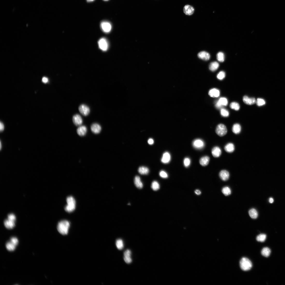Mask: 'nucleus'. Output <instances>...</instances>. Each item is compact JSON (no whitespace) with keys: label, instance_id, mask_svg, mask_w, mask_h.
Masks as SVG:
<instances>
[{"label":"nucleus","instance_id":"obj_1","mask_svg":"<svg viewBox=\"0 0 285 285\" xmlns=\"http://www.w3.org/2000/svg\"><path fill=\"white\" fill-rule=\"evenodd\" d=\"M70 226L69 222L66 220L62 221L60 222L57 225V229L59 232L61 234L65 235L68 233Z\"/></svg>","mask_w":285,"mask_h":285},{"label":"nucleus","instance_id":"obj_2","mask_svg":"<svg viewBox=\"0 0 285 285\" xmlns=\"http://www.w3.org/2000/svg\"><path fill=\"white\" fill-rule=\"evenodd\" d=\"M8 219L4 221V225L8 229H12L15 226L16 216L13 214H10L8 215Z\"/></svg>","mask_w":285,"mask_h":285},{"label":"nucleus","instance_id":"obj_3","mask_svg":"<svg viewBox=\"0 0 285 285\" xmlns=\"http://www.w3.org/2000/svg\"><path fill=\"white\" fill-rule=\"evenodd\" d=\"M66 201L67 205L65 207V210L69 213L73 211L76 207V202L74 198L72 196H69L67 198Z\"/></svg>","mask_w":285,"mask_h":285},{"label":"nucleus","instance_id":"obj_4","mask_svg":"<svg viewBox=\"0 0 285 285\" xmlns=\"http://www.w3.org/2000/svg\"><path fill=\"white\" fill-rule=\"evenodd\" d=\"M241 269L244 271L250 270L252 267V264L250 261L247 258H243L240 262Z\"/></svg>","mask_w":285,"mask_h":285},{"label":"nucleus","instance_id":"obj_5","mask_svg":"<svg viewBox=\"0 0 285 285\" xmlns=\"http://www.w3.org/2000/svg\"><path fill=\"white\" fill-rule=\"evenodd\" d=\"M216 132L220 136L223 137L226 134L227 130L226 127L224 125L220 124L217 126Z\"/></svg>","mask_w":285,"mask_h":285},{"label":"nucleus","instance_id":"obj_6","mask_svg":"<svg viewBox=\"0 0 285 285\" xmlns=\"http://www.w3.org/2000/svg\"><path fill=\"white\" fill-rule=\"evenodd\" d=\"M100 27L102 30L106 33L110 32L112 28L111 23L106 21H103L101 23Z\"/></svg>","mask_w":285,"mask_h":285},{"label":"nucleus","instance_id":"obj_7","mask_svg":"<svg viewBox=\"0 0 285 285\" xmlns=\"http://www.w3.org/2000/svg\"><path fill=\"white\" fill-rule=\"evenodd\" d=\"M99 48L103 51H106L108 49V44L106 39L104 38L100 39L98 42Z\"/></svg>","mask_w":285,"mask_h":285},{"label":"nucleus","instance_id":"obj_8","mask_svg":"<svg viewBox=\"0 0 285 285\" xmlns=\"http://www.w3.org/2000/svg\"><path fill=\"white\" fill-rule=\"evenodd\" d=\"M78 109L80 113L85 116L88 115L90 112L89 107L85 104L81 105L79 107Z\"/></svg>","mask_w":285,"mask_h":285},{"label":"nucleus","instance_id":"obj_9","mask_svg":"<svg viewBox=\"0 0 285 285\" xmlns=\"http://www.w3.org/2000/svg\"><path fill=\"white\" fill-rule=\"evenodd\" d=\"M193 145L195 148L201 149L205 146V143L203 141L200 139H196L193 141Z\"/></svg>","mask_w":285,"mask_h":285},{"label":"nucleus","instance_id":"obj_10","mask_svg":"<svg viewBox=\"0 0 285 285\" xmlns=\"http://www.w3.org/2000/svg\"><path fill=\"white\" fill-rule=\"evenodd\" d=\"M195 9L192 6L186 5L184 7L183 11L185 14L188 16H191L193 15Z\"/></svg>","mask_w":285,"mask_h":285},{"label":"nucleus","instance_id":"obj_11","mask_svg":"<svg viewBox=\"0 0 285 285\" xmlns=\"http://www.w3.org/2000/svg\"><path fill=\"white\" fill-rule=\"evenodd\" d=\"M72 120L74 125L77 126H80L83 123L82 117L80 115L78 114L75 115L73 116Z\"/></svg>","mask_w":285,"mask_h":285},{"label":"nucleus","instance_id":"obj_12","mask_svg":"<svg viewBox=\"0 0 285 285\" xmlns=\"http://www.w3.org/2000/svg\"><path fill=\"white\" fill-rule=\"evenodd\" d=\"M228 104V101L227 99L225 98H222L217 101L215 105V106L218 108H220L223 106H226Z\"/></svg>","mask_w":285,"mask_h":285},{"label":"nucleus","instance_id":"obj_13","mask_svg":"<svg viewBox=\"0 0 285 285\" xmlns=\"http://www.w3.org/2000/svg\"><path fill=\"white\" fill-rule=\"evenodd\" d=\"M198 56L200 59L206 61L209 60L210 58L209 54L205 51H202L199 52Z\"/></svg>","mask_w":285,"mask_h":285},{"label":"nucleus","instance_id":"obj_14","mask_svg":"<svg viewBox=\"0 0 285 285\" xmlns=\"http://www.w3.org/2000/svg\"><path fill=\"white\" fill-rule=\"evenodd\" d=\"M212 154L213 156L215 158L220 157L221 155L222 151L221 148L217 146L215 147L212 149Z\"/></svg>","mask_w":285,"mask_h":285},{"label":"nucleus","instance_id":"obj_15","mask_svg":"<svg viewBox=\"0 0 285 285\" xmlns=\"http://www.w3.org/2000/svg\"><path fill=\"white\" fill-rule=\"evenodd\" d=\"M171 159V156L170 154L166 152L163 154L161 159V161L163 163L167 164L170 161Z\"/></svg>","mask_w":285,"mask_h":285},{"label":"nucleus","instance_id":"obj_16","mask_svg":"<svg viewBox=\"0 0 285 285\" xmlns=\"http://www.w3.org/2000/svg\"><path fill=\"white\" fill-rule=\"evenodd\" d=\"M220 178L224 181L228 180L229 177V173L227 171L225 170L221 171L219 173Z\"/></svg>","mask_w":285,"mask_h":285},{"label":"nucleus","instance_id":"obj_17","mask_svg":"<svg viewBox=\"0 0 285 285\" xmlns=\"http://www.w3.org/2000/svg\"><path fill=\"white\" fill-rule=\"evenodd\" d=\"M91 130L93 133L95 134H98L101 131V128L99 125L97 123H94L91 125Z\"/></svg>","mask_w":285,"mask_h":285},{"label":"nucleus","instance_id":"obj_18","mask_svg":"<svg viewBox=\"0 0 285 285\" xmlns=\"http://www.w3.org/2000/svg\"><path fill=\"white\" fill-rule=\"evenodd\" d=\"M243 101L244 103L248 105H252L256 102V100L254 98H249L246 96H244L243 98Z\"/></svg>","mask_w":285,"mask_h":285},{"label":"nucleus","instance_id":"obj_19","mask_svg":"<svg viewBox=\"0 0 285 285\" xmlns=\"http://www.w3.org/2000/svg\"><path fill=\"white\" fill-rule=\"evenodd\" d=\"M87 132V128L85 126H81L77 129L78 134L81 136H83L86 135Z\"/></svg>","mask_w":285,"mask_h":285},{"label":"nucleus","instance_id":"obj_20","mask_svg":"<svg viewBox=\"0 0 285 285\" xmlns=\"http://www.w3.org/2000/svg\"><path fill=\"white\" fill-rule=\"evenodd\" d=\"M134 183L135 186L139 189H141L143 187V184L141 180L140 177L138 176H136L135 177L134 179Z\"/></svg>","mask_w":285,"mask_h":285},{"label":"nucleus","instance_id":"obj_21","mask_svg":"<svg viewBox=\"0 0 285 285\" xmlns=\"http://www.w3.org/2000/svg\"><path fill=\"white\" fill-rule=\"evenodd\" d=\"M210 158L208 156H205L201 158L200 160V165L203 166H207L209 164Z\"/></svg>","mask_w":285,"mask_h":285},{"label":"nucleus","instance_id":"obj_22","mask_svg":"<svg viewBox=\"0 0 285 285\" xmlns=\"http://www.w3.org/2000/svg\"><path fill=\"white\" fill-rule=\"evenodd\" d=\"M225 151L228 153L233 152L235 150V147L233 144L229 143L226 144L224 147Z\"/></svg>","mask_w":285,"mask_h":285},{"label":"nucleus","instance_id":"obj_23","mask_svg":"<svg viewBox=\"0 0 285 285\" xmlns=\"http://www.w3.org/2000/svg\"><path fill=\"white\" fill-rule=\"evenodd\" d=\"M209 94L211 97L217 98L220 96V92L219 90L215 89H213L209 91Z\"/></svg>","mask_w":285,"mask_h":285},{"label":"nucleus","instance_id":"obj_24","mask_svg":"<svg viewBox=\"0 0 285 285\" xmlns=\"http://www.w3.org/2000/svg\"><path fill=\"white\" fill-rule=\"evenodd\" d=\"M219 67V63L216 62L211 63L210 64L209 69L210 70L214 72Z\"/></svg>","mask_w":285,"mask_h":285},{"label":"nucleus","instance_id":"obj_25","mask_svg":"<svg viewBox=\"0 0 285 285\" xmlns=\"http://www.w3.org/2000/svg\"><path fill=\"white\" fill-rule=\"evenodd\" d=\"M16 246L11 241L7 242L6 245L7 249L10 251H14L16 249Z\"/></svg>","mask_w":285,"mask_h":285},{"label":"nucleus","instance_id":"obj_26","mask_svg":"<svg viewBox=\"0 0 285 285\" xmlns=\"http://www.w3.org/2000/svg\"><path fill=\"white\" fill-rule=\"evenodd\" d=\"M241 127L238 124H236L234 125L232 128L233 132L236 134H239L241 131Z\"/></svg>","mask_w":285,"mask_h":285},{"label":"nucleus","instance_id":"obj_27","mask_svg":"<svg viewBox=\"0 0 285 285\" xmlns=\"http://www.w3.org/2000/svg\"><path fill=\"white\" fill-rule=\"evenodd\" d=\"M138 172L141 174L146 175L149 173V169L146 167L141 166L139 168Z\"/></svg>","mask_w":285,"mask_h":285},{"label":"nucleus","instance_id":"obj_28","mask_svg":"<svg viewBox=\"0 0 285 285\" xmlns=\"http://www.w3.org/2000/svg\"><path fill=\"white\" fill-rule=\"evenodd\" d=\"M249 214L251 217L254 219H255L257 218L258 213L257 211L254 209H250L249 212Z\"/></svg>","mask_w":285,"mask_h":285},{"label":"nucleus","instance_id":"obj_29","mask_svg":"<svg viewBox=\"0 0 285 285\" xmlns=\"http://www.w3.org/2000/svg\"><path fill=\"white\" fill-rule=\"evenodd\" d=\"M271 253V250L269 248L265 247L262 250L261 253L263 256L267 257L269 256Z\"/></svg>","mask_w":285,"mask_h":285},{"label":"nucleus","instance_id":"obj_30","mask_svg":"<svg viewBox=\"0 0 285 285\" xmlns=\"http://www.w3.org/2000/svg\"><path fill=\"white\" fill-rule=\"evenodd\" d=\"M116 244V246L118 250H121L124 248L123 242L122 239H119L117 240Z\"/></svg>","mask_w":285,"mask_h":285},{"label":"nucleus","instance_id":"obj_31","mask_svg":"<svg viewBox=\"0 0 285 285\" xmlns=\"http://www.w3.org/2000/svg\"><path fill=\"white\" fill-rule=\"evenodd\" d=\"M217 59L220 62H223L224 61L225 56L224 54L222 52H219L217 55Z\"/></svg>","mask_w":285,"mask_h":285},{"label":"nucleus","instance_id":"obj_32","mask_svg":"<svg viewBox=\"0 0 285 285\" xmlns=\"http://www.w3.org/2000/svg\"><path fill=\"white\" fill-rule=\"evenodd\" d=\"M266 236L265 234H261L258 236L256 237L257 240L258 242H264L266 240Z\"/></svg>","mask_w":285,"mask_h":285},{"label":"nucleus","instance_id":"obj_33","mask_svg":"<svg viewBox=\"0 0 285 285\" xmlns=\"http://www.w3.org/2000/svg\"><path fill=\"white\" fill-rule=\"evenodd\" d=\"M151 187L154 191H156L159 189L160 185L157 181H154L152 183Z\"/></svg>","mask_w":285,"mask_h":285},{"label":"nucleus","instance_id":"obj_34","mask_svg":"<svg viewBox=\"0 0 285 285\" xmlns=\"http://www.w3.org/2000/svg\"><path fill=\"white\" fill-rule=\"evenodd\" d=\"M230 107L232 109L236 111L239 110L240 108V106L239 104L235 102H233L231 103L230 105Z\"/></svg>","mask_w":285,"mask_h":285},{"label":"nucleus","instance_id":"obj_35","mask_svg":"<svg viewBox=\"0 0 285 285\" xmlns=\"http://www.w3.org/2000/svg\"><path fill=\"white\" fill-rule=\"evenodd\" d=\"M222 192L226 196L229 195L231 194V192L230 188L228 187H224L222 189Z\"/></svg>","mask_w":285,"mask_h":285},{"label":"nucleus","instance_id":"obj_36","mask_svg":"<svg viewBox=\"0 0 285 285\" xmlns=\"http://www.w3.org/2000/svg\"><path fill=\"white\" fill-rule=\"evenodd\" d=\"M221 115L224 117H228L229 115L228 111L225 108H222L221 111Z\"/></svg>","mask_w":285,"mask_h":285},{"label":"nucleus","instance_id":"obj_37","mask_svg":"<svg viewBox=\"0 0 285 285\" xmlns=\"http://www.w3.org/2000/svg\"><path fill=\"white\" fill-rule=\"evenodd\" d=\"M191 160L188 158H185L184 161V163L185 167H188L191 164Z\"/></svg>","mask_w":285,"mask_h":285},{"label":"nucleus","instance_id":"obj_38","mask_svg":"<svg viewBox=\"0 0 285 285\" xmlns=\"http://www.w3.org/2000/svg\"><path fill=\"white\" fill-rule=\"evenodd\" d=\"M256 102L257 105L259 106H261L264 105L266 103L265 100L261 98L258 99Z\"/></svg>","mask_w":285,"mask_h":285},{"label":"nucleus","instance_id":"obj_39","mask_svg":"<svg viewBox=\"0 0 285 285\" xmlns=\"http://www.w3.org/2000/svg\"><path fill=\"white\" fill-rule=\"evenodd\" d=\"M225 72L224 71H221L218 74L217 77L218 79L222 80L225 77Z\"/></svg>","mask_w":285,"mask_h":285},{"label":"nucleus","instance_id":"obj_40","mask_svg":"<svg viewBox=\"0 0 285 285\" xmlns=\"http://www.w3.org/2000/svg\"><path fill=\"white\" fill-rule=\"evenodd\" d=\"M159 174L160 177L163 178H167L168 177L167 173L164 171H161L159 173Z\"/></svg>","mask_w":285,"mask_h":285},{"label":"nucleus","instance_id":"obj_41","mask_svg":"<svg viewBox=\"0 0 285 285\" xmlns=\"http://www.w3.org/2000/svg\"><path fill=\"white\" fill-rule=\"evenodd\" d=\"M10 241L14 243L16 246L18 245V240L16 237H12L11 238Z\"/></svg>","mask_w":285,"mask_h":285},{"label":"nucleus","instance_id":"obj_42","mask_svg":"<svg viewBox=\"0 0 285 285\" xmlns=\"http://www.w3.org/2000/svg\"><path fill=\"white\" fill-rule=\"evenodd\" d=\"M131 252L129 250H126L124 253V256L125 257H131Z\"/></svg>","mask_w":285,"mask_h":285},{"label":"nucleus","instance_id":"obj_43","mask_svg":"<svg viewBox=\"0 0 285 285\" xmlns=\"http://www.w3.org/2000/svg\"><path fill=\"white\" fill-rule=\"evenodd\" d=\"M124 260L125 262L128 264L130 263L132 261V260L131 257H124Z\"/></svg>","mask_w":285,"mask_h":285},{"label":"nucleus","instance_id":"obj_44","mask_svg":"<svg viewBox=\"0 0 285 285\" xmlns=\"http://www.w3.org/2000/svg\"><path fill=\"white\" fill-rule=\"evenodd\" d=\"M148 142L149 144L152 145L154 144V141L152 139L150 138L148 140Z\"/></svg>","mask_w":285,"mask_h":285},{"label":"nucleus","instance_id":"obj_45","mask_svg":"<svg viewBox=\"0 0 285 285\" xmlns=\"http://www.w3.org/2000/svg\"><path fill=\"white\" fill-rule=\"evenodd\" d=\"M0 127H1V128H0L1 131H2L4 129V124L2 123L1 122V123H0Z\"/></svg>","mask_w":285,"mask_h":285},{"label":"nucleus","instance_id":"obj_46","mask_svg":"<svg viewBox=\"0 0 285 285\" xmlns=\"http://www.w3.org/2000/svg\"><path fill=\"white\" fill-rule=\"evenodd\" d=\"M42 81L43 83H46L48 82V79L46 77H44L42 78Z\"/></svg>","mask_w":285,"mask_h":285},{"label":"nucleus","instance_id":"obj_47","mask_svg":"<svg viewBox=\"0 0 285 285\" xmlns=\"http://www.w3.org/2000/svg\"><path fill=\"white\" fill-rule=\"evenodd\" d=\"M195 193L196 194L198 195H199L201 194V192L200 190L199 189H196L195 191Z\"/></svg>","mask_w":285,"mask_h":285},{"label":"nucleus","instance_id":"obj_48","mask_svg":"<svg viewBox=\"0 0 285 285\" xmlns=\"http://www.w3.org/2000/svg\"><path fill=\"white\" fill-rule=\"evenodd\" d=\"M274 201V200L273 198H271L269 199V202L271 203H272Z\"/></svg>","mask_w":285,"mask_h":285},{"label":"nucleus","instance_id":"obj_49","mask_svg":"<svg viewBox=\"0 0 285 285\" xmlns=\"http://www.w3.org/2000/svg\"><path fill=\"white\" fill-rule=\"evenodd\" d=\"M94 1V0H87V2H92Z\"/></svg>","mask_w":285,"mask_h":285},{"label":"nucleus","instance_id":"obj_50","mask_svg":"<svg viewBox=\"0 0 285 285\" xmlns=\"http://www.w3.org/2000/svg\"><path fill=\"white\" fill-rule=\"evenodd\" d=\"M1 148H2V145H1Z\"/></svg>","mask_w":285,"mask_h":285},{"label":"nucleus","instance_id":"obj_51","mask_svg":"<svg viewBox=\"0 0 285 285\" xmlns=\"http://www.w3.org/2000/svg\"><path fill=\"white\" fill-rule=\"evenodd\" d=\"M104 1H108V0H104Z\"/></svg>","mask_w":285,"mask_h":285}]
</instances>
